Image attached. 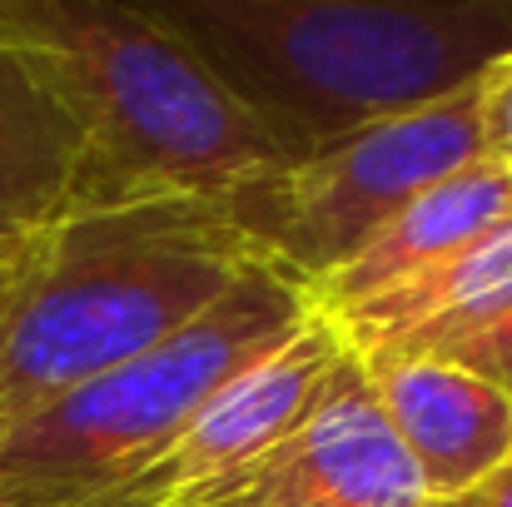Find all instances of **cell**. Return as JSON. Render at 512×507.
Instances as JSON below:
<instances>
[{"label":"cell","mask_w":512,"mask_h":507,"mask_svg":"<svg viewBox=\"0 0 512 507\" xmlns=\"http://www.w3.org/2000/svg\"><path fill=\"white\" fill-rule=\"evenodd\" d=\"M438 507H512V463L498 468L493 478H483L473 493L453 498V503H438Z\"/></svg>","instance_id":"15"},{"label":"cell","mask_w":512,"mask_h":507,"mask_svg":"<svg viewBox=\"0 0 512 507\" xmlns=\"http://www.w3.org/2000/svg\"><path fill=\"white\" fill-rule=\"evenodd\" d=\"M363 373L433 503L473 493L512 463V398L503 388L433 358L373 363Z\"/></svg>","instance_id":"8"},{"label":"cell","mask_w":512,"mask_h":507,"mask_svg":"<svg viewBox=\"0 0 512 507\" xmlns=\"http://www.w3.org/2000/svg\"><path fill=\"white\" fill-rule=\"evenodd\" d=\"M478 125H483L488 160L512 169V55L488 65L478 80Z\"/></svg>","instance_id":"14"},{"label":"cell","mask_w":512,"mask_h":507,"mask_svg":"<svg viewBox=\"0 0 512 507\" xmlns=\"http://www.w3.org/2000/svg\"><path fill=\"white\" fill-rule=\"evenodd\" d=\"M478 160H488V150L478 85H468L438 105L363 125L249 179L224 194V209L264 264L304 279L314 294L408 199Z\"/></svg>","instance_id":"5"},{"label":"cell","mask_w":512,"mask_h":507,"mask_svg":"<svg viewBox=\"0 0 512 507\" xmlns=\"http://www.w3.org/2000/svg\"><path fill=\"white\" fill-rule=\"evenodd\" d=\"M512 299V209L488 224L483 234H473L468 244H458L453 254H443L438 264L388 284L383 294L324 314L343 343L363 358V368L373 363H398V358H423L438 343L458 338L473 329L478 319L498 314Z\"/></svg>","instance_id":"9"},{"label":"cell","mask_w":512,"mask_h":507,"mask_svg":"<svg viewBox=\"0 0 512 507\" xmlns=\"http://www.w3.org/2000/svg\"><path fill=\"white\" fill-rule=\"evenodd\" d=\"M85 135L35 70L0 35V254L25 249L85 199Z\"/></svg>","instance_id":"10"},{"label":"cell","mask_w":512,"mask_h":507,"mask_svg":"<svg viewBox=\"0 0 512 507\" xmlns=\"http://www.w3.org/2000/svg\"><path fill=\"white\" fill-rule=\"evenodd\" d=\"M165 507H438L403 458L368 373L339 393L284 443L204 478Z\"/></svg>","instance_id":"6"},{"label":"cell","mask_w":512,"mask_h":507,"mask_svg":"<svg viewBox=\"0 0 512 507\" xmlns=\"http://www.w3.org/2000/svg\"><path fill=\"white\" fill-rule=\"evenodd\" d=\"M0 35L85 135V199H224L294 155L150 5L0 0Z\"/></svg>","instance_id":"3"},{"label":"cell","mask_w":512,"mask_h":507,"mask_svg":"<svg viewBox=\"0 0 512 507\" xmlns=\"http://www.w3.org/2000/svg\"><path fill=\"white\" fill-rule=\"evenodd\" d=\"M508 209H512V169L498 165V160H478V165L438 179L433 189L408 199L334 279H324L314 289V309L319 314H339V309H353V304L383 294L388 284L438 264L443 254H453L458 244H468L488 224H498Z\"/></svg>","instance_id":"11"},{"label":"cell","mask_w":512,"mask_h":507,"mask_svg":"<svg viewBox=\"0 0 512 507\" xmlns=\"http://www.w3.org/2000/svg\"><path fill=\"white\" fill-rule=\"evenodd\" d=\"M170 488L160 473H145L120 488H55V483H25L0 478V507H165Z\"/></svg>","instance_id":"12"},{"label":"cell","mask_w":512,"mask_h":507,"mask_svg":"<svg viewBox=\"0 0 512 507\" xmlns=\"http://www.w3.org/2000/svg\"><path fill=\"white\" fill-rule=\"evenodd\" d=\"M319 319L304 279L254 264L189 329L0 428V478L120 488L155 473L209 398Z\"/></svg>","instance_id":"4"},{"label":"cell","mask_w":512,"mask_h":507,"mask_svg":"<svg viewBox=\"0 0 512 507\" xmlns=\"http://www.w3.org/2000/svg\"><path fill=\"white\" fill-rule=\"evenodd\" d=\"M299 160L413 115L512 55V0H150Z\"/></svg>","instance_id":"2"},{"label":"cell","mask_w":512,"mask_h":507,"mask_svg":"<svg viewBox=\"0 0 512 507\" xmlns=\"http://www.w3.org/2000/svg\"><path fill=\"white\" fill-rule=\"evenodd\" d=\"M423 358H433V363H453V368H463V373H473V378L503 388V393L512 398V299L498 309V314L478 319L473 329H463L458 338L438 343V348L423 353Z\"/></svg>","instance_id":"13"},{"label":"cell","mask_w":512,"mask_h":507,"mask_svg":"<svg viewBox=\"0 0 512 507\" xmlns=\"http://www.w3.org/2000/svg\"><path fill=\"white\" fill-rule=\"evenodd\" d=\"M5 264H10V254H0V279H5Z\"/></svg>","instance_id":"16"},{"label":"cell","mask_w":512,"mask_h":507,"mask_svg":"<svg viewBox=\"0 0 512 507\" xmlns=\"http://www.w3.org/2000/svg\"><path fill=\"white\" fill-rule=\"evenodd\" d=\"M254 264L224 199L70 209L0 279V428L189 329Z\"/></svg>","instance_id":"1"},{"label":"cell","mask_w":512,"mask_h":507,"mask_svg":"<svg viewBox=\"0 0 512 507\" xmlns=\"http://www.w3.org/2000/svg\"><path fill=\"white\" fill-rule=\"evenodd\" d=\"M363 368V358L343 343V334L319 314L299 338H289L279 353L249 363L234 373L209 408L189 423V433L170 448V458L155 468L165 488L184 493L204 478H219L264 448L284 443L294 428H304L343 383Z\"/></svg>","instance_id":"7"}]
</instances>
